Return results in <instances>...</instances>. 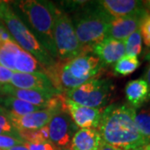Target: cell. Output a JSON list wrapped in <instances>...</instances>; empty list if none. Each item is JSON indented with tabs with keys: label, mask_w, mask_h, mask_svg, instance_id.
Here are the masks:
<instances>
[{
	"label": "cell",
	"mask_w": 150,
	"mask_h": 150,
	"mask_svg": "<svg viewBox=\"0 0 150 150\" xmlns=\"http://www.w3.org/2000/svg\"><path fill=\"white\" fill-rule=\"evenodd\" d=\"M136 111L128 103H113L103 108L97 128L103 141L123 150L147 144L135 124Z\"/></svg>",
	"instance_id": "obj_1"
},
{
	"label": "cell",
	"mask_w": 150,
	"mask_h": 150,
	"mask_svg": "<svg viewBox=\"0 0 150 150\" xmlns=\"http://www.w3.org/2000/svg\"><path fill=\"white\" fill-rule=\"evenodd\" d=\"M103 68L91 48H84L82 54L69 61H56L54 65L44 70V74L59 93H65L97 78Z\"/></svg>",
	"instance_id": "obj_2"
},
{
	"label": "cell",
	"mask_w": 150,
	"mask_h": 150,
	"mask_svg": "<svg viewBox=\"0 0 150 150\" xmlns=\"http://www.w3.org/2000/svg\"><path fill=\"white\" fill-rule=\"evenodd\" d=\"M10 4L15 13L39 43L57 61L54 39V16L51 2L38 0L16 1Z\"/></svg>",
	"instance_id": "obj_3"
},
{
	"label": "cell",
	"mask_w": 150,
	"mask_h": 150,
	"mask_svg": "<svg viewBox=\"0 0 150 150\" xmlns=\"http://www.w3.org/2000/svg\"><path fill=\"white\" fill-rule=\"evenodd\" d=\"M70 18L77 38L83 48H91L106 38L108 23L112 18L97 1H83L74 9Z\"/></svg>",
	"instance_id": "obj_4"
},
{
	"label": "cell",
	"mask_w": 150,
	"mask_h": 150,
	"mask_svg": "<svg viewBox=\"0 0 150 150\" xmlns=\"http://www.w3.org/2000/svg\"><path fill=\"white\" fill-rule=\"evenodd\" d=\"M9 3L8 1H3L0 4V22L5 26L15 43L37 59L44 71L54 65L56 60L39 43L15 13Z\"/></svg>",
	"instance_id": "obj_5"
},
{
	"label": "cell",
	"mask_w": 150,
	"mask_h": 150,
	"mask_svg": "<svg viewBox=\"0 0 150 150\" xmlns=\"http://www.w3.org/2000/svg\"><path fill=\"white\" fill-rule=\"evenodd\" d=\"M54 16V39L57 59L67 62L78 57L83 49L76 33L73 22L68 13L51 2Z\"/></svg>",
	"instance_id": "obj_6"
},
{
	"label": "cell",
	"mask_w": 150,
	"mask_h": 150,
	"mask_svg": "<svg viewBox=\"0 0 150 150\" xmlns=\"http://www.w3.org/2000/svg\"><path fill=\"white\" fill-rule=\"evenodd\" d=\"M113 89L111 80L94 78L66 92L64 97L80 105L103 109L109 102Z\"/></svg>",
	"instance_id": "obj_7"
},
{
	"label": "cell",
	"mask_w": 150,
	"mask_h": 150,
	"mask_svg": "<svg viewBox=\"0 0 150 150\" xmlns=\"http://www.w3.org/2000/svg\"><path fill=\"white\" fill-rule=\"evenodd\" d=\"M64 109V95L62 93L54 97L46 108L41 111L33 112L26 115H15L6 111V114L10 119L14 128L18 131L37 130L48 125L52 118Z\"/></svg>",
	"instance_id": "obj_8"
},
{
	"label": "cell",
	"mask_w": 150,
	"mask_h": 150,
	"mask_svg": "<svg viewBox=\"0 0 150 150\" xmlns=\"http://www.w3.org/2000/svg\"><path fill=\"white\" fill-rule=\"evenodd\" d=\"M0 65L14 73H44L37 59L15 41L0 43Z\"/></svg>",
	"instance_id": "obj_9"
},
{
	"label": "cell",
	"mask_w": 150,
	"mask_h": 150,
	"mask_svg": "<svg viewBox=\"0 0 150 150\" xmlns=\"http://www.w3.org/2000/svg\"><path fill=\"white\" fill-rule=\"evenodd\" d=\"M48 127L49 141L60 149L68 148L78 129L65 108L62 112L52 118Z\"/></svg>",
	"instance_id": "obj_10"
},
{
	"label": "cell",
	"mask_w": 150,
	"mask_h": 150,
	"mask_svg": "<svg viewBox=\"0 0 150 150\" xmlns=\"http://www.w3.org/2000/svg\"><path fill=\"white\" fill-rule=\"evenodd\" d=\"M64 108L74 121L80 129H97L101 118L102 109L80 105L64 97Z\"/></svg>",
	"instance_id": "obj_11"
},
{
	"label": "cell",
	"mask_w": 150,
	"mask_h": 150,
	"mask_svg": "<svg viewBox=\"0 0 150 150\" xmlns=\"http://www.w3.org/2000/svg\"><path fill=\"white\" fill-rule=\"evenodd\" d=\"M91 51L100 60L103 67L115 64L126 55L124 42L109 38L92 46Z\"/></svg>",
	"instance_id": "obj_12"
},
{
	"label": "cell",
	"mask_w": 150,
	"mask_h": 150,
	"mask_svg": "<svg viewBox=\"0 0 150 150\" xmlns=\"http://www.w3.org/2000/svg\"><path fill=\"white\" fill-rule=\"evenodd\" d=\"M147 13L148 11L133 16L112 18L108 23L106 38H109L124 41L133 33L139 28L140 22Z\"/></svg>",
	"instance_id": "obj_13"
},
{
	"label": "cell",
	"mask_w": 150,
	"mask_h": 150,
	"mask_svg": "<svg viewBox=\"0 0 150 150\" xmlns=\"http://www.w3.org/2000/svg\"><path fill=\"white\" fill-rule=\"evenodd\" d=\"M10 85L21 89L58 91L52 84L48 76L42 72L13 73Z\"/></svg>",
	"instance_id": "obj_14"
},
{
	"label": "cell",
	"mask_w": 150,
	"mask_h": 150,
	"mask_svg": "<svg viewBox=\"0 0 150 150\" xmlns=\"http://www.w3.org/2000/svg\"><path fill=\"white\" fill-rule=\"evenodd\" d=\"M111 18L136 15L148 10L143 1L137 0H102L97 1Z\"/></svg>",
	"instance_id": "obj_15"
},
{
	"label": "cell",
	"mask_w": 150,
	"mask_h": 150,
	"mask_svg": "<svg viewBox=\"0 0 150 150\" xmlns=\"http://www.w3.org/2000/svg\"><path fill=\"white\" fill-rule=\"evenodd\" d=\"M61 93L59 91H45L35 89H21L17 88L10 84L2 87L1 94L9 95L17 98L24 102L29 103L36 106H48L49 101ZM0 94V95H1Z\"/></svg>",
	"instance_id": "obj_16"
},
{
	"label": "cell",
	"mask_w": 150,
	"mask_h": 150,
	"mask_svg": "<svg viewBox=\"0 0 150 150\" xmlns=\"http://www.w3.org/2000/svg\"><path fill=\"white\" fill-rule=\"evenodd\" d=\"M128 104L135 109L141 108L150 99V90L144 79L129 81L125 86Z\"/></svg>",
	"instance_id": "obj_17"
},
{
	"label": "cell",
	"mask_w": 150,
	"mask_h": 150,
	"mask_svg": "<svg viewBox=\"0 0 150 150\" xmlns=\"http://www.w3.org/2000/svg\"><path fill=\"white\" fill-rule=\"evenodd\" d=\"M102 138L97 129H80L73 136L70 150H98Z\"/></svg>",
	"instance_id": "obj_18"
},
{
	"label": "cell",
	"mask_w": 150,
	"mask_h": 150,
	"mask_svg": "<svg viewBox=\"0 0 150 150\" xmlns=\"http://www.w3.org/2000/svg\"><path fill=\"white\" fill-rule=\"evenodd\" d=\"M0 106L7 112L18 116L41 111L47 108V106H36L14 97L3 94L0 95Z\"/></svg>",
	"instance_id": "obj_19"
},
{
	"label": "cell",
	"mask_w": 150,
	"mask_h": 150,
	"mask_svg": "<svg viewBox=\"0 0 150 150\" xmlns=\"http://www.w3.org/2000/svg\"><path fill=\"white\" fill-rule=\"evenodd\" d=\"M140 66L138 57L124 55L123 58L116 62L113 66L114 74L120 76H128L133 74Z\"/></svg>",
	"instance_id": "obj_20"
},
{
	"label": "cell",
	"mask_w": 150,
	"mask_h": 150,
	"mask_svg": "<svg viewBox=\"0 0 150 150\" xmlns=\"http://www.w3.org/2000/svg\"><path fill=\"white\" fill-rule=\"evenodd\" d=\"M135 124L140 135L144 139L146 144L150 143V110L142 109L136 111Z\"/></svg>",
	"instance_id": "obj_21"
},
{
	"label": "cell",
	"mask_w": 150,
	"mask_h": 150,
	"mask_svg": "<svg viewBox=\"0 0 150 150\" xmlns=\"http://www.w3.org/2000/svg\"><path fill=\"white\" fill-rule=\"evenodd\" d=\"M19 137L25 143L37 144L49 141V131L48 125L37 130H24L18 131Z\"/></svg>",
	"instance_id": "obj_22"
},
{
	"label": "cell",
	"mask_w": 150,
	"mask_h": 150,
	"mask_svg": "<svg viewBox=\"0 0 150 150\" xmlns=\"http://www.w3.org/2000/svg\"><path fill=\"white\" fill-rule=\"evenodd\" d=\"M123 42L125 45L126 55L138 57L141 54L143 48V38L139 28L133 33Z\"/></svg>",
	"instance_id": "obj_23"
},
{
	"label": "cell",
	"mask_w": 150,
	"mask_h": 150,
	"mask_svg": "<svg viewBox=\"0 0 150 150\" xmlns=\"http://www.w3.org/2000/svg\"><path fill=\"white\" fill-rule=\"evenodd\" d=\"M0 135H10L20 138L18 130L13 125L4 108L0 111Z\"/></svg>",
	"instance_id": "obj_24"
},
{
	"label": "cell",
	"mask_w": 150,
	"mask_h": 150,
	"mask_svg": "<svg viewBox=\"0 0 150 150\" xmlns=\"http://www.w3.org/2000/svg\"><path fill=\"white\" fill-rule=\"evenodd\" d=\"M139 30L144 43L147 47H149L150 44V12H148L143 17L140 22Z\"/></svg>",
	"instance_id": "obj_25"
},
{
	"label": "cell",
	"mask_w": 150,
	"mask_h": 150,
	"mask_svg": "<svg viewBox=\"0 0 150 150\" xmlns=\"http://www.w3.org/2000/svg\"><path fill=\"white\" fill-rule=\"evenodd\" d=\"M25 142L20 138L10 135H0V150L10 149L17 145L23 144Z\"/></svg>",
	"instance_id": "obj_26"
},
{
	"label": "cell",
	"mask_w": 150,
	"mask_h": 150,
	"mask_svg": "<svg viewBox=\"0 0 150 150\" xmlns=\"http://www.w3.org/2000/svg\"><path fill=\"white\" fill-rule=\"evenodd\" d=\"M24 146L28 150H58V147H56L50 141L31 144V143H24Z\"/></svg>",
	"instance_id": "obj_27"
},
{
	"label": "cell",
	"mask_w": 150,
	"mask_h": 150,
	"mask_svg": "<svg viewBox=\"0 0 150 150\" xmlns=\"http://www.w3.org/2000/svg\"><path fill=\"white\" fill-rule=\"evenodd\" d=\"M14 72L0 65V85L4 86L10 84L11 79Z\"/></svg>",
	"instance_id": "obj_28"
},
{
	"label": "cell",
	"mask_w": 150,
	"mask_h": 150,
	"mask_svg": "<svg viewBox=\"0 0 150 150\" xmlns=\"http://www.w3.org/2000/svg\"><path fill=\"white\" fill-rule=\"evenodd\" d=\"M98 150H123V149H118V148H116V147L112 146V145H110V144H108L104 143V142L102 140V143H101V144H100V146H99V148H98Z\"/></svg>",
	"instance_id": "obj_29"
},
{
	"label": "cell",
	"mask_w": 150,
	"mask_h": 150,
	"mask_svg": "<svg viewBox=\"0 0 150 150\" xmlns=\"http://www.w3.org/2000/svg\"><path fill=\"white\" fill-rule=\"evenodd\" d=\"M143 79H144L145 80V82L148 83V86H149L150 90V62L149 64L147 65L146 69H145L144 74V78H143Z\"/></svg>",
	"instance_id": "obj_30"
},
{
	"label": "cell",
	"mask_w": 150,
	"mask_h": 150,
	"mask_svg": "<svg viewBox=\"0 0 150 150\" xmlns=\"http://www.w3.org/2000/svg\"><path fill=\"white\" fill-rule=\"evenodd\" d=\"M4 150H28L24 146V144H21V145H17V146H14V147H12L10 149H4Z\"/></svg>",
	"instance_id": "obj_31"
},
{
	"label": "cell",
	"mask_w": 150,
	"mask_h": 150,
	"mask_svg": "<svg viewBox=\"0 0 150 150\" xmlns=\"http://www.w3.org/2000/svg\"><path fill=\"white\" fill-rule=\"evenodd\" d=\"M144 6H146L148 8V9L150 10V0L149 1H144Z\"/></svg>",
	"instance_id": "obj_32"
},
{
	"label": "cell",
	"mask_w": 150,
	"mask_h": 150,
	"mask_svg": "<svg viewBox=\"0 0 150 150\" xmlns=\"http://www.w3.org/2000/svg\"><path fill=\"white\" fill-rule=\"evenodd\" d=\"M144 59L145 60H147V61H149V62H150V52H149L148 54L145 55Z\"/></svg>",
	"instance_id": "obj_33"
},
{
	"label": "cell",
	"mask_w": 150,
	"mask_h": 150,
	"mask_svg": "<svg viewBox=\"0 0 150 150\" xmlns=\"http://www.w3.org/2000/svg\"><path fill=\"white\" fill-rule=\"evenodd\" d=\"M131 150H145L144 146H142V147H139V148H137V149H134Z\"/></svg>",
	"instance_id": "obj_34"
},
{
	"label": "cell",
	"mask_w": 150,
	"mask_h": 150,
	"mask_svg": "<svg viewBox=\"0 0 150 150\" xmlns=\"http://www.w3.org/2000/svg\"><path fill=\"white\" fill-rule=\"evenodd\" d=\"M144 148L145 150H150V143L149 144H148L144 145Z\"/></svg>",
	"instance_id": "obj_35"
},
{
	"label": "cell",
	"mask_w": 150,
	"mask_h": 150,
	"mask_svg": "<svg viewBox=\"0 0 150 150\" xmlns=\"http://www.w3.org/2000/svg\"><path fill=\"white\" fill-rule=\"evenodd\" d=\"M58 150H70V149H69V148H64V149H60V148H59Z\"/></svg>",
	"instance_id": "obj_36"
},
{
	"label": "cell",
	"mask_w": 150,
	"mask_h": 150,
	"mask_svg": "<svg viewBox=\"0 0 150 150\" xmlns=\"http://www.w3.org/2000/svg\"><path fill=\"white\" fill-rule=\"evenodd\" d=\"M2 87H3V86L0 85V94H1V92H2Z\"/></svg>",
	"instance_id": "obj_37"
},
{
	"label": "cell",
	"mask_w": 150,
	"mask_h": 150,
	"mask_svg": "<svg viewBox=\"0 0 150 150\" xmlns=\"http://www.w3.org/2000/svg\"><path fill=\"white\" fill-rule=\"evenodd\" d=\"M2 109H3V108H2V107H1V106H0V111H1Z\"/></svg>",
	"instance_id": "obj_38"
},
{
	"label": "cell",
	"mask_w": 150,
	"mask_h": 150,
	"mask_svg": "<svg viewBox=\"0 0 150 150\" xmlns=\"http://www.w3.org/2000/svg\"><path fill=\"white\" fill-rule=\"evenodd\" d=\"M2 3H3V1H0V4H1Z\"/></svg>",
	"instance_id": "obj_39"
},
{
	"label": "cell",
	"mask_w": 150,
	"mask_h": 150,
	"mask_svg": "<svg viewBox=\"0 0 150 150\" xmlns=\"http://www.w3.org/2000/svg\"><path fill=\"white\" fill-rule=\"evenodd\" d=\"M149 48H150V44H149Z\"/></svg>",
	"instance_id": "obj_40"
}]
</instances>
